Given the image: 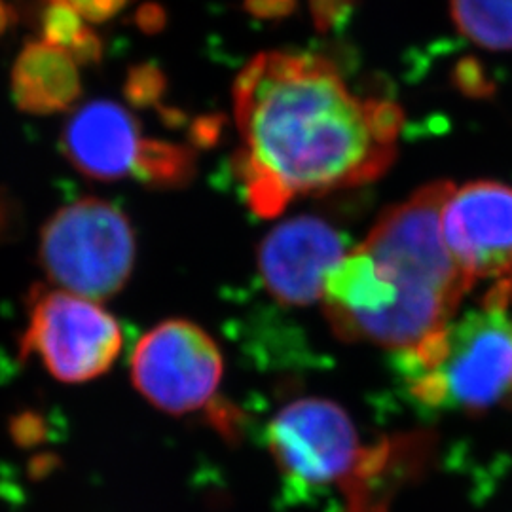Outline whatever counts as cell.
<instances>
[{
  "instance_id": "cell-3",
  "label": "cell",
  "mask_w": 512,
  "mask_h": 512,
  "mask_svg": "<svg viewBox=\"0 0 512 512\" xmlns=\"http://www.w3.org/2000/svg\"><path fill=\"white\" fill-rule=\"evenodd\" d=\"M403 374L418 403L480 414L512 406V317L482 306L401 351Z\"/></svg>"
},
{
  "instance_id": "cell-15",
  "label": "cell",
  "mask_w": 512,
  "mask_h": 512,
  "mask_svg": "<svg viewBox=\"0 0 512 512\" xmlns=\"http://www.w3.org/2000/svg\"><path fill=\"white\" fill-rule=\"evenodd\" d=\"M164 74L154 65H137L128 74L124 93L133 107L156 105L164 93Z\"/></svg>"
},
{
  "instance_id": "cell-21",
  "label": "cell",
  "mask_w": 512,
  "mask_h": 512,
  "mask_svg": "<svg viewBox=\"0 0 512 512\" xmlns=\"http://www.w3.org/2000/svg\"><path fill=\"white\" fill-rule=\"evenodd\" d=\"M164 10L158 4H147L137 12V23L145 31H158L164 25Z\"/></svg>"
},
{
  "instance_id": "cell-5",
  "label": "cell",
  "mask_w": 512,
  "mask_h": 512,
  "mask_svg": "<svg viewBox=\"0 0 512 512\" xmlns=\"http://www.w3.org/2000/svg\"><path fill=\"white\" fill-rule=\"evenodd\" d=\"M23 357L35 355L61 382L82 384L103 376L124 346L118 321L97 302L78 294L33 287Z\"/></svg>"
},
{
  "instance_id": "cell-9",
  "label": "cell",
  "mask_w": 512,
  "mask_h": 512,
  "mask_svg": "<svg viewBox=\"0 0 512 512\" xmlns=\"http://www.w3.org/2000/svg\"><path fill=\"white\" fill-rule=\"evenodd\" d=\"M346 255L344 238L329 222L296 217L262 239L258 272L281 304L310 306L323 300L329 275Z\"/></svg>"
},
{
  "instance_id": "cell-1",
  "label": "cell",
  "mask_w": 512,
  "mask_h": 512,
  "mask_svg": "<svg viewBox=\"0 0 512 512\" xmlns=\"http://www.w3.org/2000/svg\"><path fill=\"white\" fill-rule=\"evenodd\" d=\"M243 147L236 169L256 215H279L294 198L382 177L397 156L403 110L349 92L317 55L266 52L234 84Z\"/></svg>"
},
{
  "instance_id": "cell-17",
  "label": "cell",
  "mask_w": 512,
  "mask_h": 512,
  "mask_svg": "<svg viewBox=\"0 0 512 512\" xmlns=\"http://www.w3.org/2000/svg\"><path fill=\"white\" fill-rule=\"evenodd\" d=\"M71 6L74 12L92 23H103L107 19L114 18L118 12H122L129 4V0H59Z\"/></svg>"
},
{
  "instance_id": "cell-18",
  "label": "cell",
  "mask_w": 512,
  "mask_h": 512,
  "mask_svg": "<svg viewBox=\"0 0 512 512\" xmlns=\"http://www.w3.org/2000/svg\"><path fill=\"white\" fill-rule=\"evenodd\" d=\"M456 84L463 92L473 97H484L492 93V84L488 82L486 74L482 73L480 65L473 59L459 63L456 69Z\"/></svg>"
},
{
  "instance_id": "cell-6",
  "label": "cell",
  "mask_w": 512,
  "mask_h": 512,
  "mask_svg": "<svg viewBox=\"0 0 512 512\" xmlns=\"http://www.w3.org/2000/svg\"><path fill=\"white\" fill-rule=\"evenodd\" d=\"M131 380L156 408L186 414L213 399L222 380V355L198 325L169 319L147 332L133 349Z\"/></svg>"
},
{
  "instance_id": "cell-7",
  "label": "cell",
  "mask_w": 512,
  "mask_h": 512,
  "mask_svg": "<svg viewBox=\"0 0 512 512\" xmlns=\"http://www.w3.org/2000/svg\"><path fill=\"white\" fill-rule=\"evenodd\" d=\"M268 446L289 478L306 486L340 482L359 459V435L348 412L329 399L308 397L277 412Z\"/></svg>"
},
{
  "instance_id": "cell-13",
  "label": "cell",
  "mask_w": 512,
  "mask_h": 512,
  "mask_svg": "<svg viewBox=\"0 0 512 512\" xmlns=\"http://www.w3.org/2000/svg\"><path fill=\"white\" fill-rule=\"evenodd\" d=\"M40 31L44 42L65 50L78 65H93L103 55L99 35L65 2L50 0L40 18Z\"/></svg>"
},
{
  "instance_id": "cell-16",
  "label": "cell",
  "mask_w": 512,
  "mask_h": 512,
  "mask_svg": "<svg viewBox=\"0 0 512 512\" xmlns=\"http://www.w3.org/2000/svg\"><path fill=\"white\" fill-rule=\"evenodd\" d=\"M23 228V209L14 194L0 186V245L18 239Z\"/></svg>"
},
{
  "instance_id": "cell-14",
  "label": "cell",
  "mask_w": 512,
  "mask_h": 512,
  "mask_svg": "<svg viewBox=\"0 0 512 512\" xmlns=\"http://www.w3.org/2000/svg\"><path fill=\"white\" fill-rule=\"evenodd\" d=\"M194 152L190 147L143 139L133 165V175L148 186L173 188L188 183L194 175Z\"/></svg>"
},
{
  "instance_id": "cell-11",
  "label": "cell",
  "mask_w": 512,
  "mask_h": 512,
  "mask_svg": "<svg viewBox=\"0 0 512 512\" xmlns=\"http://www.w3.org/2000/svg\"><path fill=\"white\" fill-rule=\"evenodd\" d=\"M10 86L18 109L33 116L65 112L82 95L78 63L65 50L44 40L23 46L12 69Z\"/></svg>"
},
{
  "instance_id": "cell-4",
  "label": "cell",
  "mask_w": 512,
  "mask_h": 512,
  "mask_svg": "<svg viewBox=\"0 0 512 512\" xmlns=\"http://www.w3.org/2000/svg\"><path fill=\"white\" fill-rule=\"evenodd\" d=\"M38 262L59 289L107 300L120 293L135 264V234L112 203L84 198L61 207L40 232Z\"/></svg>"
},
{
  "instance_id": "cell-19",
  "label": "cell",
  "mask_w": 512,
  "mask_h": 512,
  "mask_svg": "<svg viewBox=\"0 0 512 512\" xmlns=\"http://www.w3.org/2000/svg\"><path fill=\"white\" fill-rule=\"evenodd\" d=\"M313 21L321 31H327L348 16L353 0H310Z\"/></svg>"
},
{
  "instance_id": "cell-22",
  "label": "cell",
  "mask_w": 512,
  "mask_h": 512,
  "mask_svg": "<svg viewBox=\"0 0 512 512\" xmlns=\"http://www.w3.org/2000/svg\"><path fill=\"white\" fill-rule=\"evenodd\" d=\"M18 23V12L8 0H0V38L6 37Z\"/></svg>"
},
{
  "instance_id": "cell-2",
  "label": "cell",
  "mask_w": 512,
  "mask_h": 512,
  "mask_svg": "<svg viewBox=\"0 0 512 512\" xmlns=\"http://www.w3.org/2000/svg\"><path fill=\"white\" fill-rule=\"evenodd\" d=\"M454 188L448 181L425 184L387 209L332 270L323 306L340 338L406 351L450 325L475 283L442 234V211Z\"/></svg>"
},
{
  "instance_id": "cell-10",
  "label": "cell",
  "mask_w": 512,
  "mask_h": 512,
  "mask_svg": "<svg viewBox=\"0 0 512 512\" xmlns=\"http://www.w3.org/2000/svg\"><path fill=\"white\" fill-rule=\"evenodd\" d=\"M141 141L135 116L122 105L101 99L69 118L61 133V150L84 177L118 181L133 171Z\"/></svg>"
},
{
  "instance_id": "cell-20",
  "label": "cell",
  "mask_w": 512,
  "mask_h": 512,
  "mask_svg": "<svg viewBox=\"0 0 512 512\" xmlns=\"http://www.w3.org/2000/svg\"><path fill=\"white\" fill-rule=\"evenodd\" d=\"M294 8L296 0H245V10L262 19L285 18Z\"/></svg>"
},
{
  "instance_id": "cell-8",
  "label": "cell",
  "mask_w": 512,
  "mask_h": 512,
  "mask_svg": "<svg viewBox=\"0 0 512 512\" xmlns=\"http://www.w3.org/2000/svg\"><path fill=\"white\" fill-rule=\"evenodd\" d=\"M450 253L473 279L512 275V188L475 181L454 188L442 211Z\"/></svg>"
},
{
  "instance_id": "cell-12",
  "label": "cell",
  "mask_w": 512,
  "mask_h": 512,
  "mask_svg": "<svg viewBox=\"0 0 512 512\" xmlns=\"http://www.w3.org/2000/svg\"><path fill=\"white\" fill-rule=\"evenodd\" d=\"M463 37L495 52L512 50V0H450Z\"/></svg>"
}]
</instances>
